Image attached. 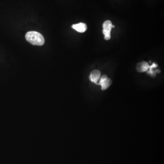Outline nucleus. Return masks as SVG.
Wrapping results in <instances>:
<instances>
[{"label": "nucleus", "mask_w": 164, "mask_h": 164, "mask_svg": "<svg viewBox=\"0 0 164 164\" xmlns=\"http://www.w3.org/2000/svg\"><path fill=\"white\" fill-rule=\"evenodd\" d=\"M25 37L26 40L33 45H43L45 42V40L42 35L35 31L27 32Z\"/></svg>", "instance_id": "obj_1"}, {"label": "nucleus", "mask_w": 164, "mask_h": 164, "mask_svg": "<svg viewBox=\"0 0 164 164\" xmlns=\"http://www.w3.org/2000/svg\"><path fill=\"white\" fill-rule=\"evenodd\" d=\"M111 84H112L111 80L108 78L106 75H104L100 78L97 85L101 86V90H105L110 87Z\"/></svg>", "instance_id": "obj_2"}, {"label": "nucleus", "mask_w": 164, "mask_h": 164, "mask_svg": "<svg viewBox=\"0 0 164 164\" xmlns=\"http://www.w3.org/2000/svg\"><path fill=\"white\" fill-rule=\"evenodd\" d=\"M101 78V73L98 70H95L91 73L90 75V79L91 82L95 83L96 85L98 84Z\"/></svg>", "instance_id": "obj_3"}, {"label": "nucleus", "mask_w": 164, "mask_h": 164, "mask_svg": "<svg viewBox=\"0 0 164 164\" xmlns=\"http://www.w3.org/2000/svg\"><path fill=\"white\" fill-rule=\"evenodd\" d=\"M150 65L146 62L143 61L137 64L136 69L139 73H143L146 72L149 69Z\"/></svg>", "instance_id": "obj_4"}, {"label": "nucleus", "mask_w": 164, "mask_h": 164, "mask_svg": "<svg viewBox=\"0 0 164 164\" xmlns=\"http://www.w3.org/2000/svg\"><path fill=\"white\" fill-rule=\"evenodd\" d=\"M72 27L78 32H80V33L85 32L87 29L86 24L85 23H82L74 24L72 26Z\"/></svg>", "instance_id": "obj_5"}, {"label": "nucleus", "mask_w": 164, "mask_h": 164, "mask_svg": "<svg viewBox=\"0 0 164 164\" xmlns=\"http://www.w3.org/2000/svg\"><path fill=\"white\" fill-rule=\"evenodd\" d=\"M158 65L156 63H154L151 66H150L149 68L147 71L148 74L150 75L151 77L152 78H155L156 76V73L153 70V69L157 67Z\"/></svg>", "instance_id": "obj_6"}, {"label": "nucleus", "mask_w": 164, "mask_h": 164, "mask_svg": "<svg viewBox=\"0 0 164 164\" xmlns=\"http://www.w3.org/2000/svg\"><path fill=\"white\" fill-rule=\"evenodd\" d=\"M112 26H113V25H112V23H111V21L107 20V21H105L104 23H103V29L111 31L112 28Z\"/></svg>", "instance_id": "obj_7"}, {"label": "nucleus", "mask_w": 164, "mask_h": 164, "mask_svg": "<svg viewBox=\"0 0 164 164\" xmlns=\"http://www.w3.org/2000/svg\"><path fill=\"white\" fill-rule=\"evenodd\" d=\"M103 33L105 36V39L106 40H109L111 38V31L103 29Z\"/></svg>", "instance_id": "obj_8"}]
</instances>
